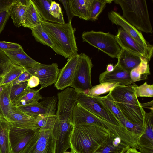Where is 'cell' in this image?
Wrapping results in <instances>:
<instances>
[{"label":"cell","instance_id":"obj_1","mask_svg":"<svg viewBox=\"0 0 153 153\" xmlns=\"http://www.w3.org/2000/svg\"><path fill=\"white\" fill-rule=\"evenodd\" d=\"M112 136L108 129L96 124L75 125L70 136V148L76 153H95Z\"/></svg>","mask_w":153,"mask_h":153},{"label":"cell","instance_id":"obj_2","mask_svg":"<svg viewBox=\"0 0 153 153\" xmlns=\"http://www.w3.org/2000/svg\"><path fill=\"white\" fill-rule=\"evenodd\" d=\"M41 24L54 45L51 48L57 54L69 59L78 54L75 29L71 22L60 24L43 20Z\"/></svg>","mask_w":153,"mask_h":153},{"label":"cell","instance_id":"obj_3","mask_svg":"<svg viewBox=\"0 0 153 153\" xmlns=\"http://www.w3.org/2000/svg\"><path fill=\"white\" fill-rule=\"evenodd\" d=\"M109 92L123 115L129 121L144 127L145 112L137 97L134 83L117 85Z\"/></svg>","mask_w":153,"mask_h":153},{"label":"cell","instance_id":"obj_4","mask_svg":"<svg viewBox=\"0 0 153 153\" xmlns=\"http://www.w3.org/2000/svg\"><path fill=\"white\" fill-rule=\"evenodd\" d=\"M121 7L123 17L137 30L146 33L153 32L146 1L114 0Z\"/></svg>","mask_w":153,"mask_h":153},{"label":"cell","instance_id":"obj_5","mask_svg":"<svg viewBox=\"0 0 153 153\" xmlns=\"http://www.w3.org/2000/svg\"><path fill=\"white\" fill-rule=\"evenodd\" d=\"M59 128L40 127L19 153H55Z\"/></svg>","mask_w":153,"mask_h":153},{"label":"cell","instance_id":"obj_6","mask_svg":"<svg viewBox=\"0 0 153 153\" xmlns=\"http://www.w3.org/2000/svg\"><path fill=\"white\" fill-rule=\"evenodd\" d=\"M83 41L99 49L112 58H118L121 48L115 36L101 31H84L82 34Z\"/></svg>","mask_w":153,"mask_h":153},{"label":"cell","instance_id":"obj_7","mask_svg":"<svg viewBox=\"0 0 153 153\" xmlns=\"http://www.w3.org/2000/svg\"><path fill=\"white\" fill-rule=\"evenodd\" d=\"M93 66L91 60L88 55L83 53L80 54L73 80L70 87L79 93L87 94L92 87L91 75Z\"/></svg>","mask_w":153,"mask_h":153},{"label":"cell","instance_id":"obj_8","mask_svg":"<svg viewBox=\"0 0 153 153\" xmlns=\"http://www.w3.org/2000/svg\"><path fill=\"white\" fill-rule=\"evenodd\" d=\"M77 102L103 120L112 124L122 126L116 117L97 97L91 96L85 93H80Z\"/></svg>","mask_w":153,"mask_h":153},{"label":"cell","instance_id":"obj_9","mask_svg":"<svg viewBox=\"0 0 153 153\" xmlns=\"http://www.w3.org/2000/svg\"><path fill=\"white\" fill-rule=\"evenodd\" d=\"M115 39L121 48L140 57L146 58L149 61L153 55V46L146 47L139 43L124 31L118 28Z\"/></svg>","mask_w":153,"mask_h":153},{"label":"cell","instance_id":"obj_10","mask_svg":"<svg viewBox=\"0 0 153 153\" xmlns=\"http://www.w3.org/2000/svg\"><path fill=\"white\" fill-rule=\"evenodd\" d=\"M26 70L32 75L38 78L41 89L55 84L60 71L58 64L54 63L51 64L40 63Z\"/></svg>","mask_w":153,"mask_h":153},{"label":"cell","instance_id":"obj_11","mask_svg":"<svg viewBox=\"0 0 153 153\" xmlns=\"http://www.w3.org/2000/svg\"><path fill=\"white\" fill-rule=\"evenodd\" d=\"M7 121L10 128L27 129L35 131L40 128L35 117L26 114L16 107H13Z\"/></svg>","mask_w":153,"mask_h":153},{"label":"cell","instance_id":"obj_12","mask_svg":"<svg viewBox=\"0 0 153 153\" xmlns=\"http://www.w3.org/2000/svg\"><path fill=\"white\" fill-rule=\"evenodd\" d=\"M79 58V54H78L73 56L68 59L65 65L60 71L57 79L54 84L57 89L63 90L71 85Z\"/></svg>","mask_w":153,"mask_h":153},{"label":"cell","instance_id":"obj_13","mask_svg":"<svg viewBox=\"0 0 153 153\" xmlns=\"http://www.w3.org/2000/svg\"><path fill=\"white\" fill-rule=\"evenodd\" d=\"M108 17L112 23L120 26L124 31L140 44L146 47L152 45L147 41L140 31L117 12L111 11L108 12Z\"/></svg>","mask_w":153,"mask_h":153},{"label":"cell","instance_id":"obj_14","mask_svg":"<svg viewBox=\"0 0 153 153\" xmlns=\"http://www.w3.org/2000/svg\"><path fill=\"white\" fill-rule=\"evenodd\" d=\"M35 132L27 129L10 128L9 136L11 153H19Z\"/></svg>","mask_w":153,"mask_h":153},{"label":"cell","instance_id":"obj_15","mask_svg":"<svg viewBox=\"0 0 153 153\" xmlns=\"http://www.w3.org/2000/svg\"><path fill=\"white\" fill-rule=\"evenodd\" d=\"M73 121L74 126L82 124H95L106 128L105 120L91 113L77 102L73 109Z\"/></svg>","mask_w":153,"mask_h":153},{"label":"cell","instance_id":"obj_16","mask_svg":"<svg viewBox=\"0 0 153 153\" xmlns=\"http://www.w3.org/2000/svg\"><path fill=\"white\" fill-rule=\"evenodd\" d=\"M130 73L129 71L114 66L112 71L108 72L106 71L100 75L99 82L100 83H116L121 86L131 85L134 82L130 77Z\"/></svg>","mask_w":153,"mask_h":153},{"label":"cell","instance_id":"obj_17","mask_svg":"<svg viewBox=\"0 0 153 153\" xmlns=\"http://www.w3.org/2000/svg\"><path fill=\"white\" fill-rule=\"evenodd\" d=\"M153 110L148 113L146 112L143 133L138 140L140 148L153 149Z\"/></svg>","mask_w":153,"mask_h":153},{"label":"cell","instance_id":"obj_18","mask_svg":"<svg viewBox=\"0 0 153 153\" xmlns=\"http://www.w3.org/2000/svg\"><path fill=\"white\" fill-rule=\"evenodd\" d=\"M3 52L13 64L26 70L40 63L28 56L23 48L16 50H7Z\"/></svg>","mask_w":153,"mask_h":153},{"label":"cell","instance_id":"obj_19","mask_svg":"<svg viewBox=\"0 0 153 153\" xmlns=\"http://www.w3.org/2000/svg\"><path fill=\"white\" fill-rule=\"evenodd\" d=\"M140 57L121 48L118 61L115 66L130 72L140 63Z\"/></svg>","mask_w":153,"mask_h":153},{"label":"cell","instance_id":"obj_20","mask_svg":"<svg viewBox=\"0 0 153 153\" xmlns=\"http://www.w3.org/2000/svg\"><path fill=\"white\" fill-rule=\"evenodd\" d=\"M27 1L28 0H17L10 9V16L17 27L22 26L25 24Z\"/></svg>","mask_w":153,"mask_h":153},{"label":"cell","instance_id":"obj_21","mask_svg":"<svg viewBox=\"0 0 153 153\" xmlns=\"http://www.w3.org/2000/svg\"><path fill=\"white\" fill-rule=\"evenodd\" d=\"M43 20L33 0H28L25 23L22 26L31 29L40 24Z\"/></svg>","mask_w":153,"mask_h":153},{"label":"cell","instance_id":"obj_22","mask_svg":"<svg viewBox=\"0 0 153 153\" xmlns=\"http://www.w3.org/2000/svg\"><path fill=\"white\" fill-rule=\"evenodd\" d=\"M69 1L74 16L89 20L91 0H69Z\"/></svg>","mask_w":153,"mask_h":153},{"label":"cell","instance_id":"obj_23","mask_svg":"<svg viewBox=\"0 0 153 153\" xmlns=\"http://www.w3.org/2000/svg\"><path fill=\"white\" fill-rule=\"evenodd\" d=\"M129 147L120 138L112 136L95 153H123Z\"/></svg>","mask_w":153,"mask_h":153},{"label":"cell","instance_id":"obj_24","mask_svg":"<svg viewBox=\"0 0 153 153\" xmlns=\"http://www.w3.org/2000/svg\"><path fill=\"white\" fill-rule=\"evenodd\" d=\"M41 89L28 88L12 102L13 107H17L38 102L42 97L40 93Z\"/></svg>","mask_w":153,"mask_h":153},{"label":"cell","instance_id":"obj_25","mask_svg":"<svg viewBox=\"0 0 153 153\" xmlns=\"http://www.w3.org/2000/svg\"><path fill=\"white\" fill-rule=\"evenodd\" d=\"M140 60L139 64L130 72V77L134 83L147 79L150 74L149 61L143 57H140Z\"/></svg>","mask_w":153,"mask_h":153},{"label":"cell","instance_id":"obj_26","mask_svg":"<svg viewBox=\"0 0 153 153\" xmlns=\"http://www.w3.org/2000/svg\"><path fill=\"white\" fill-rule=\"evenodd\" d=\"M11 84L8 85L0 92V117L6 120H8L13 107L10 97V89Z\"/></svg>","mask_w":153,"mask_h":153},{"label":"cell","instance_id":"obj_27","mask_svg":"<svg viewBox=\"0 0 153 153\" xmlns=\"http://www.w3.org/2000/svg\"><path fill=\"white\" fill-rule=\"evenodd\" d=\"M10 128L7 121L0 117V152L11 153L9 133Z\"/></svg>","mask_w":153,"mask_h":153},{"label":"cell","instance_id":"obj_28","mask_svg":"<svg viewBox=\"0 0 153 153\" xmlns=\"http://www.w3.org/2000/svg\"><path fill=\"white\" fill-rule=\"evenodd\" d=\"M42 19L45 21L60 24L65 23V21L52 16L50 11L51 0H32Z\"/></svg>","mask_w":153,"mask_h":153},{"label":"cell","instance_id":"obj_29","mask_svg":"<svg viewBox=\"0 0 153 153\" xmlns=\"http://www.w3.org/2000/svg\"><path fill=\"white\" fill-rule=\"evenodd\" d=\"M99 100L110 111L123 127L126 118L116 105L110 93L106 96L97 97Z\"/></svg>","mask_w":153,"mask_h":153},{"label":"cell","instance_id":"obj_30","mask_svg":"<svg viewBox=\"0 0 153 153\" xmlns=\"http://www.w3.org/2000/svg\"><path fill=\"white\" fill-rule=\"evenodd\" d=\"M16 107L26 114L33 117L44 114L46 111L45 107L38 102Z\"/></svg>","mask_w":153,"mask_h":153},{"label":"cell","instance_id":"obj_31","mask_svg":"<svg viewBox=\"0 0 153 153\" xmlns=\"http://www.w3.org/2000/svg\"><path fill=\"white\" fill-rule=\"evenodd\" d=\"M31 30L32 34L36 41L51 48L53 47V43L42 27L41 23Z\"/></svg>","mask_w":153,"mask_h":153},{"label":"cell","instance_id":"obj_32","mask_svg":"<svg viewBox=\"0 0 153 153\" xmlns=\"http://www.w3.org/2000/svg\"><path fill=\"white\" fill-rule=\"evenodd\" d=\"M113 1L111 0H91L89 20L95 21L106 4Z\"/></svg>","mask_w":153,"mask_h":153},{"label":"cell","instance_id":"obj_33","mask_svg":"<svg viewBox=\"0 0 153 153\" xmlns=\"http://www.w3.org/2000/svg\"><path fill=\"white\" fill-rule=\"evenodd\" d=\"M118 85V83L110 82L101 83L100 84L92 86L87 93L88 95L94 97L109 92L116 86Z\"/></svg>","mask_w":153,"mask_h":153},{"label":"cell","instance_id":"obj_34","mask_svg":"<svg viewBox=\"0 0 153 153\" xmlns=\"http://www.w3.org/2000/svg\"><path fill=\"white\" fill-rule=\"evenodd\" d=\"M25 70L23 68L14 64L11 68L3 76L2 82L1 85H7L12 83Z\"/></svg>","mask_w":153,"mask_h":153},{"label":"cell","instance_id":"obj_35","mask_svg":"<svg viewBox=\"0 0 153 153\" xmlns=\"http://www.w3.org/2000/svg\"><path fill=\"white\" fill-rule=\"evenodd\" d=\"M134 88L136 95L139 97H153V85H149L146 82L140 86H138L134 83Z\"/></svg>","mask_w":153,"mask_h":153},{"label":"cell","instance_id":"obj_36","mask_svg":"<svg viewBox=\"0 0 153 153\" xmlns=\"http://www.w3.org/2000/svg\"><path fill=\"white\" fill-rule=\"evenodd\" d=\"M28 88L27 81L13 85L11 84L10 89V97L12 103Z\"/></svg>","mask_w":153,"mask_h":153},{"label":"cell","instance_id":"obj_37","mask_svg":"<svg viewBox=\"0 0 153 153\" xmlns=\"http://www.w3.org/2000/svg\"><path fill=\"white\" fill-rule=\"evenodd\" d=\"M13 64L6 55L0 51V77L3 76Z\"/></svg>","mask_w":153,"mask_h":153},{"label":"cell","instance_id":"obj_38","mask_svg":"<svg viewBox=\"0 0 153 153\" xmlns=\"http://www.w3.org/2000/svg\"><path fill=\"white\" fill-rule=\"evenodd\" d=\"M50 11L54 18L64 21L61 7L58 3L52 1L50 7Z\"/></svg>","mask_w":153,"mask_h":153},{"label":"cell","instance_id":"obj_39","mask_svg":"<svg viewBox=\"0 0 153 153\" xmlns=\"http://www.w3.org/2000/svg\"><path fill=\"white\" fill-rule=\"evenodd\" d=\"M22 48L19 44L6 41H0V51L2 52L7 50L19 49Z\"/></svg>","mask_w":153,"mask_h":153},{"label":"cell","instance_id":"obj_40","mask_svg":"<svg viewBox=\"0 0 153 153\" xmlns=\"http://www.w3.org/2000/svg\"><path fill=\"white\" fill-rule=\"evenodd\" d=\"M10 8L0 12V34L4 29L9 17H10Z\"/></svg>","mask_w":153,"mask_h":153},{"label":"cell","instance_id":"obj_41","mask_svg":"<svg viewBox=\"0 0 153 153\" xmlns=\"http://www.w3.org/2000/svg\"><path fill=\"white\" fill-rule=\"evenodd\" d=\"M32 75L26 70L21 74L11 83L12 85L27 81Z\"/></svg>","mask_w":153,"mask_h":153},{"label":"cell","instance_id":"obj_42","mask_svg":"<svg viewBox=\"0 0 153 153\" xmlns=\"http://www.w3.org/2000/svg\"><path fill=\"white\" fill-rule=\"evenodd\" d=\"M59 1L63 4L66 11L68 22H71L72 18L74 17V16L72 13L69 0H59Z\"/></svg>","mask_w":153,"mask_h":153},{"label":"cell","instance_id":"obj_43","mask_svg":"<svg viewBox=\"0 0 153 153\" xmlns=\"http://www.w3.org/2000/svg\"><path fill=\"white\" fill-rule=\"evenodd\" d=\"M17 0H0V12L10 9Z\"/></svg>","mask_w":153,"mask_h":153},{"label":"cell","instance_id":"obj_44","mask_svg":"<svg viewBox=\"0 0 153 153\" xmlns=\"http://www.w3.org/2000/svg\"><path fill=\"white\" fill-rule=\"evenodd\" d=\"M39 84V79L35 76L32 75L27 81L28 87L30 88L35 87Z\"/></svg>","mask_w":153,"mask_h":153},{"label":"cell","instance_id":"obj_45","mask_svg":"<svg viewBox=\"0 0 153 153\" xmlns=\"http://www.w3.org/2000/svg\"><path fill=\"white\" fill-rule=\"evenodd\" d=\"M135 148L129 147L123 153H141Z\"/></svg>","mask_w":153,"mask_h":153},{"label":"cell","instance_id":"obj_46","mask_svg":"<svg viewBox=\"0 0 153 153\" xmlns=\"http://www.w3.org/2000/svg\"><path fill=\"white\" fill-rule=\"evenodd\" d=\"M114 69V66L111 64H109L106 67V71L108 72H111Z\"/></svg>","mask_w":153,"mask_h":153},{"label":"cell","instance_id":"obj_47","mask_svg":"<svg viewBox=\"0 0 153 153\" xmlns=\"http://www.w3.org/2000/svg\"><path fill=\"white\" fill-rule=\"evenodd\" d=\"M152 102H153L152 100V101H151V102H148L147 103H146L145 104H141H141L142 106L143 107H144L145 106H151V105H153V103L151 104V103Z\"/></svg>","mask_w":153,"mask_h":153},{"label":"cell","instance_id":"obj_48","mask_svg":"<svg viewBox=\"0 0 153 153\" xmlns=\"http://www.w3.org/2000/svg\"><path fill=\"white\" fill-rule=\"evenodd\" d=\"M3 76L0 77V85H1L3 79Z\"/></svg>","mask_w":153,"mask_h":153},{"label":"cell","instance_id":"obj_49","mask_svg":"<svg viewBox=\"0 0 153 153\" xmlns=\"http://www.w3.org/2000/svg\"><path fill=\"white\" fill-rule=\"evenodd\" d=\"M65 153H74V152L71 149V152H66Z\"/></svg>","mask_w":153,"mask_h":153},{"label":"cell","instance_id":"obj_50","mask_svg":"<svg viewBox=\"0 0 153 153\" xmlns=\"http://www.w3.org/2000/svg\"><path fill=\"white\" fill-rule=\"evenodd\" d=\"M74 153H76L75 152H74Z\"/></svg>","mask_w":153,"mask_h":153},{"label":"cell","instance_id":"obj_51","mask_svg":"<svg viewBox=\"0 0 153 153\" xmlns=\"http://www.w3.org/2000/svg\"><path fill=\"white\" fill-rule=\"evenodd\" d=\"M0 153H1V152H0Z\"/></svg>","mask_w":153,"mask_h":153}]
</instances>
